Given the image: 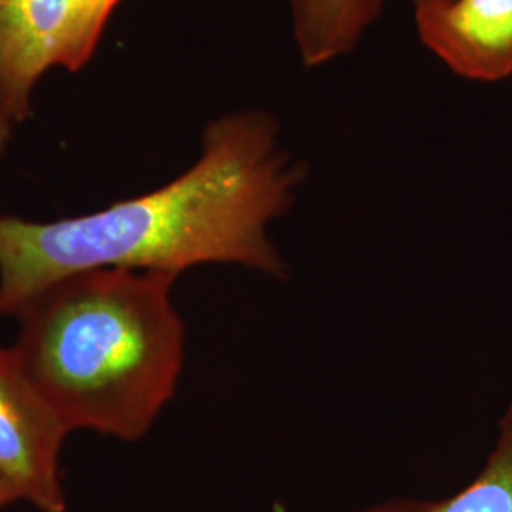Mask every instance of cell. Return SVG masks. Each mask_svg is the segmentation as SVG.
Wrapping results in <instances>:
<instances>
[{
  "label": "cell",
  "mask_w": 512,
  "mask_h": 512,
  "mask_svg": "<svg viewBox=\"0 0 512 512\" xmlns=\"http://www.w3.org/2000/svg\"><path fill=\"white\" fill-rule=\"evenodd\" d=\"M306 173L274 114L234 110L205 126L183 175L148 194L54 222L0 215V313L18 317L50 285L92 270L179 277L238 264L283 281L289 266L270 226L293 209Z\"/></svg>",
  "instance_id": "obj_1"
},
{
  "label": "cell",
  "mask_w": 512,
  "mask_h": 512,
  "mask_svg": "<svg viewBox=\"0 0 512 512\" xmlns=\"http://www.w3.org/2000/svg\"><path fill=\"white\" fill-rule=\"evenodd\" d=\"M175 281L120 268L80 272L19 311L12 353L69 431L141 439L173 399L186 342Z\"/></svg>",
  "instance_id": "obj_2"
},
{
  "label": "cell",
  "mask_w": 512,
  "mask_h": 512,
  "mask_svg": "<svg viewBox=\"0 0 512 512\" xmlns=\"http://www.w3.org/2000/svg\"><path fill=\"white\" fill-rule=\"evenodd\" d=\"M67 425L18 365L0 348V484L14 501L42 512H65L59 454Z\"/></svg>",
  "instance_id": "obj_3"
},
{
  "label": "cell",
  "mask_w": 512,
  "mask_h": 512,
  "mask_svg": "<svg viewBox=\"0 0 512 512\" xmlns=\"http://www.w3.org/2000/svg\"><path fill=\"white\" fill-rule=\"evenodd\" d=\"M421 44L461 78L499 82L512 74V0H421Z\"/></svg>",
  "instance_id": "obj_4"
},
{
  "label": "cell",
  "mask_w": 512,
  "mask_h": 512,
  "mask_svg": "<svg viewBox=\"0 0 512 512\" xmlns=\"http://www.w3.org/2000/svg\"><path fill=\"white\" fill-rule=\"evenodd\" d=\"M65 0H0V107L19 126L31 118L38 80L57 67Z\"/></svg>",
  "instance_id": "obj_5"
},
{
  "label": "cell",
  "mask_w": 512,
  "mask_h": 512,
  "mask_svg": "<svg viewBox=\"0 0 512 512\" xmlns=\"http://www.w3.org/2000/svg\"><path fill=\"white\" fill-rule=\"evenodd\" d=\"M289 6L298 55L317 69L359 46L380 18L384 0H289Z\"/></svg>",
  "instance_id": "obj_6"
},
{
  "label": "cell",
  "mask_w": 512,
  "mask_h": 512,
  "mask_svg": "<svg viewBox=\"0 0 512 512\" xmlns=\"http://www.w3.org/2000/svg\"><path fill=\"white\" fill-rule=\"evenodd\" d=\"M357 512H512V401L499 420V435L475 480L444 499L391 497Z\"/></svg>",
  "instance_id": "obj_7"
},
{
  "label": "cell",
  "mask_w": 512,
  "mask_h": 512,
  "mask_svg": "<svg viewBox=\"0 0 512 512\" xmlns=\"http://www.w3.org/2000/svg\"><path fill=\"white\" fill-rule=\"evenodd\" d=\"M118 0H65V27L57 67L78 73L101 40L103 29Z\"/></svg>",
  "instance_id": "obj_8"
},
{
  "label": "cell",
  "mask_w": 512,
  "mask_h": 512,
  "mask_svg": "<svg viewBox=\"0 0 512 512\" xmlns=\"http://www.w3.org/2000/svg\"><path fill=\"white\" fill-rule=\"evenodd\" d=\"M16 128L18 126L8 118V114L0 107V156H4L6 150L10 147Z\"/></svg>",
  "instance_id": "obj_9"
},
{
  "label": "cell",
  "mask_w": 512,
  "mask_h": 512,
  "mask_svg": "<svg viewBox=\"0 0 512 512\" xmlns=\"http://www.w3.org/2000/svg\"><path fill=\"white\" fill-rule=\"evenodd\" d=\"M14 501V497L10 495V492L0 484V509L4 507V505H8V503H12Z\"/></svg>",
  "instance_id": "obj_10"
},
{
  "label": "cell",
  "mask_w": 512,
  "mask_h": 512,
  "mask_svg": "<svg viewBox=\"0 0 512 512\" xmlns=\"http://www.w3.org/2000/svg\"><path fill=\"white\" fill-rule=\"evenodd\" d=\"M418 2H421V0H412V4H418Z\"/></svg>",
  "instance_id": "obj_11"
}]
</instances>
